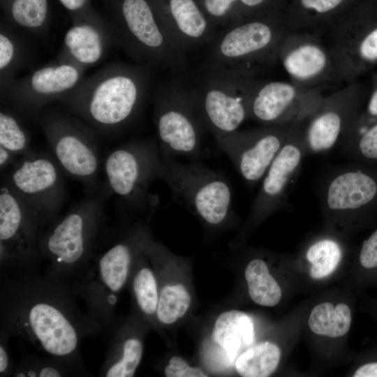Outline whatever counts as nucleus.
<instances>
[{"instance_id":"nucleus-20","label":"nucleus","mask_w":377,"mask_h":377,"mask_svg":"<svg viewBox=\"0 0 377 377\" xmlns=\"http://www.w3.org/2000/svg\"><path fill=\"white\" fill-rule=\"evenodd\" d=\"M151 1L172 44L184 54L210 43L217 34L197 0Z\"/></svg>"},{"instance_id":"nucleus-2","label":"nucleus","mask_w":377,"mask_h":377,"mask_svg":"<svg viewBox=\"0 0 377 377\" xmlns=\"http://www.w3.org/2000/svg\"><path fill=\"white\" fill-rule=\"evenodd\" d=\"M73 205L45 230L40 244L48 261L45 274L68 283L92 256L105 222V204L111 195L105 184Z\"/></svg>"},{"instance_id":"nucleus-45","label":"nucleus","mask_w":377,"mask_h":377,"mask_svg":"<svg viewBox=\"0 0 377 377\" xmlns=\"http://www.w3.org/2000/svg\"><path fill=\"white\" fill-rule=\"evenodd\" d=\"M360 308L377 323V297L361 299Z\"/></svg>"},{"instance_id":"nucleus-9","label":"nucleus","mask_w":377,"mask_h":377,"mask_svg":"<svg viewBox=\"0 0 377 377\" xmlns=\"http://www.w3.org/2000/svg\"><path fill=\"white\" fill-rule=\"evenodd\" d=\"M143 69L122 66L99 81L72 105L82 117L101 131H115L128 124L141 106L147 84Z\"/></svg>"},{"instance_id":"nucleus-13","label":"nucleus","mask_w":377,"mask_h":377,"mask_svg":"<svg viewBox=\"0 0 377 377\" xmlns=\"http://www.w3.org/2000/svg\"><path fill=\"white\" fill-rule=\"evenodd\" d=\"M64 175L51 152L31 149L1 179L35 210L46 229L59 217L66 199Z\"/></svg>"},{"instance_id":"nucleus-36","label":"nucleus","mask_w":377,"mask_h":377,"mask_svg":"<svg viewBox=\"0 0 377 377\" xmlns=\"http://www.w3.org/2000/svg\"><path fill=\"white\" fill-rule=\"evenodd\" d=\"M47 0H14L11 13L14 20L24 27L35 29L44 23Z\"/></svg>"},{"instance_id":"nucleus-10","label":"nucleus","mask_w":377,"mask_h":377,"mask_svg":"<svg viewBox=\"0 0 377 377\" xmlns=\"http://www.w3.org/2000/svg\"><path fill=\"white\" fill-rule=\"evenodd\" d=\"M161 164L157 141L142 139L127 142L107 154L105 184L110 193L128 208L154 205L149 188L152 182L159 179Z\"/></svg>"},{"instance_id":"nucleus-38","label":"nucleus","mask_w":377,"mask_h":377,"mask_svg":"<svg viewBox=\"0 0 377 377\" xmlns=\"http://www.w3.org/2000/svg\"><path fill=\"white\" fill-rule=\"evenodd\" d=\"M167 377H207L200 369L190 367L183 359L174 356L164 369Z\"/></svg>"},{"instance_id":"nucleus-5","label":"nucleus","mask_w":377,"mask_h":377,"mask_svg":"<svg viewBox=\"0 0 377 377\" xmlns=\"http://www.w3.org/2000/svg\"><path fill=\"white\" fill-rule=\"evenodd\" d=\"M140 230L131 237L96 249L83 269L68 283L85 303L87 313L109 334L114 329L118 296L128 279L135 253L140 249Z\"/></svg>"},{"instance_id":"nucleus-37","label":"nucleus","mask_w":377,"mask_h":377,"mask_svg":"<svg viewBox=\"0 0 377 377\" xmlns=\"http://www.w3.org/2000/svg\"><path fill=\"white\" fill-rule=\"evenodd\" d=\"M346 373L349 377H377V345L357 352Z\"/></svg>"},{"instance_id":"nucleus-32","label":"nucleus","mask_w":377,"mask_h":377,"mask_svg":"<svg viewBox=\"0 0 377 377\" xmlns=\"http://www.w3.org/2000/svg\"><path fill=\"white\" fill-rule=\"evenodd\" d=\"M341 144L346 155L357 163L377 164V121L351 133Z\"/></svg>"},{"instance_id":"nucleus-28","label":"nucleus","mask_w":377,"mask_h":377,"mask_svg":"<svg viewBox=\"0 0 377 377\" xmlns=\"http://www.w3.org/2000/svg\"><path fill=\"white\" fill-rule=\"evenodd\" d=\"M343 283L358 294L377 287V228L353 251L351 263Z\"/></svg>"},{"instance_id":"nucleus-23","label":"nucleus","mask_w":377,"mask_h":377,"mask_svg":"<svg viewBox=\"0 0 377 377\" xmlns=\"http://www.w3.org/2000/svg\"><path fill=\"white\" fill-rule=\"evenodd\" d=\"M249 296L255 304L275 307L300 291L295 279L278 277L261 257L251 258L244 272Z\"/></svg>"},{"instance_id":"nucleus-12","label":"nucleus","mask_w":377,"mask_h":377,"mask_svg":"<svg viewBox=\"0 0 377 377\" xmlns=\"http://www.w3.org/2000/svg\"><path fill=\"white\" fill-rule=\"evenodd\" d=\"M41 126L50 151L64 175L81 183L86 193L96 191L100 156L94 135L75 119L45 112Z\"/></svg>"},{"instance_id":"nucleus-44","label":"nucleus","mask_w":377,"mask_h":377,"mask_svg":"<svg viewBox=\"0 0 377 377\" xmlns=\"http://www.w3.org/2000/svg\"><path fill=\"white\" fill-rule=\"evenodd\" d=\"M20 156L0 146V169L1 173L10 168Z\"/></svg>"},{"instance_id":"nucleus-6","label":"nucleus","mask_w":377,"mask_h":377,"mask_svg":"<svg viewBox=\"0 0 377 377\" xmlns=\"http://www.w3.org/2000/svg\"><path fill=\"white\" fill-rule=\"evenodd\" d=\"M324 228L347 238L369 226L377 209V169L357 163L333 173L322 193Z\"/></svg>"},{"instance_id":"nucleus-27","label":"nucleus","mask_w":377,"mask_h":377,"mask_svg":"<svg viewBox=\"0 0 377 377\" xmlns=\"http://www.w3.org/2000/svg\"><path fill=\"white\" fill-rule=\"evenodd\" d=\"M212 337L233 362L255 340L254 326L251 318L239 310L221 313L214 324Z\"/></svg>"},{"instance_id":"nucleus-7","label":"nucleus","mask_w":377,"mask_h":377,"mask_svg":"<svg viewBox=\"0 0 377 377\" xmlns=\"http://www.w3.org/2000/svg\"><path fill=\"white\" fill-rule=\"evenodd\" d=\"M154 121L161 157L200 158L205 129L191 84L179 77L163 84L155 97Z\"/></svg>"},{"instance_id":"nucleus-3","label":"nucleus","mask_w":377,"mask_h":377,"mask_svg":"<svg viewBox=\"0 0 377 377\" xmlns=\"http://www.w3.org/2000/svg\"><path fill=\"white\" fill-rule=\"evenodd\" d=\"M358 293L344 283L327 287L306 300L303 337L313 374L353 362L357 352L348 346Z\"/></svg>"},{"instance_id":"nucleus-46","label":"nucleus","mask_w":377,"mask_h":377,"mask_svg":"<svg viewBox=\"0 0 377 377\" xmlns=\"http://www.w3.org/2000/svg\"><path fill=\"white\" fill-rule=\"evenodd\" d=\"M67 9L76 10L81 8L87 0H59Z\"/></svg>"},{"instance_id":"nucleus-33","label":"nucleus","mask_w":377,"mask_h":377,"mask_svg":"<svg viewBox=\"0 0 377 377\" xmlns=\"http://www.w3.org/2000/svg\"><path fill=\"white\" fill-rule=\"evenodd\" d=\"M191 302V296L182 284L164 286L158 296L156 318L161 323L172 324L184 316Z\"/></svg>"},{"instance_id":"nucleus-39","label":"nucleus","mask_w":377,"mask_h":377,"mask_svg":"<svg viewBox=\"0 0 377 377\" xmlns=\"http://www.w3.org/2000/svg\"><path fill=\"white\" fill-rule=\"evenodd\" d=\"M357 57L365 62L377 61V27L367 32L356 46Z\"/></svg>"},{"instance_id":"nucleus-19","label":"nucleus","mask_w":377,"mask_h":377,"mask_svg":"<svg viewBox=\"0 0 377 377\" xmlns=\"http://www.w3.org/2000/svg\"><path fill=\"white\" fill-rule=\"evenodd\" d=\"M320 103L302 98L297 88L290 83L254 79L248 91V119L265 126L298 124L310 117Z\"/></svg>"},{"instance_id":"nucleus-15","label":"nucleus","mask_w":377,"mask_h":377,"mask_svg":"<svg viewBox=\"0 0 377 377\" xmlns=\"http://www.w3.org/2000/svg\"><path fill=\"white\" fill-rule=\"evenodd\" d=\"M253 80L200 69L191 86L205 129L214 137L238 130L248 119L247 96Z\"/></svg>"},{"instance_id":"nucleus-24","label":"nucleus","mask_w":377,"mask_h":377,"mask_svg":"<svg viewBox=\"0 0 377 377\" xmlns=\"http://www.w3.org/2000/svg\"><path fill=\"white\" fill-rule=\"evenodd\" d=\"M279 56L287 73L299 82L318 80L330 65L329 53L318 42H299L289 48L281 44Z\"/></svg>"},{"instance_id":"nucleus-1","label":"nucleus","mask_w":377,"mask_h":377,"mask_svg":"<svg viewBox=\"0 0 377 377\" xmlns=\"http://www.w3.org/2000/svg\"><path fill=\"white\" fill-rule=\"evenodd\" d=\"M0 328L84 370L82 341L103 332L80 310L68 283L36 269L1 272Z\"/></svg>"},{"instance_id":"nucleus-35","label":"nucleus","mask_w":377,"mask_h":377,"mask_svg":"<svg viewBox=\"0 0 377 377\" xmlns=\"http://www.w3.org/2000/svg\"><path fill=\"white\" fill-rule=\"evenodd\" d=\"M0 146L21 156L31 149L30 137L18 120L10 112H0Z\"/></svg>"},{"instance_id":"nucleus-30","label":"nucleus","mask_w":377,"mask_h":377,"mask_svg":"<svg viewBox=\"0 0 377 377\" xmlns=\"http://www.w3.org/2000/svg\"><path fill=\"white\" fill-rule=\"evenodd\" d=\"M64 43L71 54L84 64L97 62L103 53L102 36L98 30L89 24L72 27L64 36Z\"/></svg>"},{"instance_id":"nucleus-41","label":"nucleus","mask_w":377,"mask_h":377,"mask_svg":"<svg viewBox=\"0 0 377 377\" xmlns=\"http://www.w3.org/2000/svg\"><path fill=\"white\" fill-rule=\"evenodd\" d=\"M10 334L0 328V376H11L15 364L13 363L8 350V339Z\"/></svg>"},{"instance_id":"nucleus-26","label":"nucleus","mask_w":377,"mask_h":377,"mask_svg":"<svg viewBox=\"0 0 377 377\" xmlns=\"http://www.w3.org/2000/svg\"><path fill=\"white\" fill-rule=\"evenodd\" d=\"M128 327L121 328L109 344L98 373L102 377L133 376L142 357L143 343L137 334Z\"/></svg>"},{"instance_id":"nucleus-21","label":"nucleus","mask_w":377,"mask_h":377,"mask_svg":"<svg viewBox=\"0 0 377 377\" xmlns=\"http://www.w3.org/2000/svg\"><path fill=\"white\" fill-rule=\"evenodd\" d=\"M357 109L346 91L321 102L303 130L307 154L327 152L341 143L360 116Z\"/></svg>"},{"instance_id":"nucleus-22","label":"nucleus","mask_w":377,"mask_h":377,"mask_svg":"<svg viewBox=\"0 0 377 377\" xmlns=\"http://www.w3.org/2000/svg\"><path fill=\"white\" fill-rule=\"evenodd\" d=\"M303 335L301 318L289 313L276 339H265L252 344L235 360L237 372L244 377H267L274 374L290 357Z\"/></svg>"},{"instance_id":"nucleus-42","label":"nucleus","mask_w":377,"mask_h":377,"mask_svg":"<svg viewBox=\"0 0 377 377\" xmlns=\"http://www.w3.org/2000/svg\"><path fill=\"white\" fill-rule=\"evenodd\" d=\"M343 0H300L302 6L318 13L330 12L339 6Z\"/></svg>"},{"instance_id":"nucleus-29","label":"nucleus","mask_w":377,"mask_h":377,"mask_svg":"<svg viewBox=\"0 0 377 377\" xmlns=\"http://www.w3.org/2000/svg\"><path fill=\"white\" fill-rule=\"evenodd\" d=\"M269 0H197L217 29L228 27L263 15Z\"/></svg>"},{"instance_id":"nucleus-11","label":"nucleus","mask_w":377,"mask_h":377,"mask_svg":"<svg viewBox=\"0 0 377 377\" xmlns=\"http://www.w3.org/2000/svg\"><path fill=\"white\" fill-rule=\"evenodd\" d=\"M45 230L40 216L3 179L0 190L1 272L36 269Z\"/></svg>"},{"instance_id":"nucleus-4","label":"nucleus","mask_w":377,"mask_h":377,"mask_svg":"<svg viewBox=\"0 0 377 377\" xmlns=\"http://www.w3.org/2000/svg\"><path fill=\"white\" fill-rule=\"evenodd\" d=\"M284 30L267 14L221 29L210 43L201 69L255 79L279 56Z\"/></svg>"},{"instance_id":"nucleus-18","label":"nucleus","mask_w":377,"mask_h":377,"mask_svg":"<svg viewBox=\"0 0 377 377\" xmlns=\"http://www.w3.org/2000/svg\"><path fill=\"white\" fill-rule=\"evenodd\" d=\"M307 154L303 130L295 124L262 179L251 205L250 223L256 225L283 207L293 189Z\"/></svg>"},{"instance_id":"nucleus-43","label":"nucleus","mask_w":377,"mask_h":377,"mask_svg":"<svg viewBox=\"0 0 377 377\" xmlns=\"http://www.w3.org/2000/svg\"><path fill=\"white\" fill-rule=\"evenodd\" d=\"M15 47L5 34H0V69H5L13 59Z\"/></svg>"},{"instance_id":"nucleus-17","label":"nucleus","mask_w":377,"mask_h":377,"mask_svg":"<svg viewBox=\"0 0 377 377\" xmlns=\"http://www.w3.org/2000/svg\"><path fill=\"white\" fill-rule=\"evenodd\" d=\"M293 125L265 126L214 137L219 148L229 158L249 186L262 180L286 143Z\"/></svg>"},{"instance_id":"nucleus-8","label":"nucleus","mask_w":377,"mask_h":377,"mask_svg":"<svg viewBox=\"0 0 377 377\" xmlns=\"http://www.w3.org/2000/svg\"><path fill=\"white\" fill-rule=\"evenodd\" d=\"M159 179L169 186L177 202L210 226H219L233 214L232 191L219 172L193 161L182 163L161 157Z\"/></svg>"},{"instance_id":"nucleus-14","label":"nucleus","mask_w":377,"mask_h":377,"mask_svg":"<svg viewBox=\"0 0 377 377\" xmlns=\"http://www.w3.org/2000/svg\"><path fill=\"white\" fill-rule=\"evenodd\" d=\"M120 11L119 32L134 58L175 73L186 68V54L172 44L151 0H122Z\"/></svg>"},{"instance_id":"nucleus-31","label":"nucleus","mask_w":377,"mask_h":377,"mask_svg":"<svg viewBox=\"0 0 377 377\" xmlns=\"http://www.w3.org/2000/svg\"><path fill=\"white\" fill-rule=\"evenodd\" d=\"M87 370L82 369L61 360L47 356L22 357L15 364L11 376L14 377H61L86 376Z\"/></svg>"},{"instance_id":"nucleus-16","label":"nucleus","mask_w":377,"mask_h":377,"mask_svg":"<svg viewBox=\"0 0 377 377\" xmlns=\"http://www.w3.org/2000/svg\"><path fill=\"white\" fill-rule=\"evenodd\" d=\"M348 239L324 228L308 238L299 251L292 255L293 269L300 291L321 290L345 278L353 253Z\"/></svg>"},{"instance_id":"nucleus-25","label":"nucleus","mask_w":377,"mask_h":377,"mask_svg":"<svg viewBox=\"0 0 377 377\" xmlns=\"http://www.w3.org/2000/svg\"><path fill=\"white\" fill-rule=\"evenodd\" d=\"M80 77L77 69L70 64L47 66L36 71L30 78L31 94L19 105L28 112H38L49 99L71 89Z\"/></svg>"},{"instance_id":"nucleus-34","label":"nucleus","mask_w":377,"mask_h":377,"mask_svg":"<svg viewBox=\"0 0 377 377\" xmlns=\"http://www.w3.org/2000/svg\"><path fill=\"white\" fill-rule=\"evenodd\" d=\"M131 285L140 311L148 317L156 315L159 295L152 270L147 266L138 267L132 276Z\"/></svg>"},{"instance_id":"nucleus-40","label":"nucleus","mask_w":377,"mask_h":377,"mask_svg":"<svg viewBox=\"0 0 377 377\" xmlns=\"http://www.w3.org/2000/svg\"><path fill=\"white\" fill-rule=\"evenodd\" d=\"M376 121H377V89L370 96L364 112L358 117L345 138Z\"/></svg>"}]
</instances>
